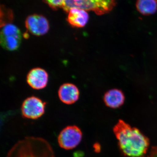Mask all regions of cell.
Segmentation results:
<instances>
[{
	"label": "cell",
	"mask_w": 157,
	"mask_h": 157,
	"mask_svg": "<svg viewBox=\"0 0 157 157\" xmlns=\"http://www.w3.org/2000/svg\"><path fill=\"white\" fill-rule=\"evenodd\" d=\"M113 131L118 141L120 150L125 157H144L150 141L139 129L120 119Z\"/></svg>",
	"instance_id": "cell-1"
},
{
	"label": "cell",
	"mask_w": 157,
	"mask_h": 157,
	"mask_svg": "<svg viewBox=\"0 0 157 157\" xmlns=\"http://www.w3.org/2000/svg\"><path fill=\"white\" fill-rule=\"evenodd\" d=\"M8 157H55V155L52 146L45 139L29 137L15 144Z\"/></svg>",
	"instance_id": "cell-2"
},
{
	"label": "cell",
	"mask_w": 157,
	"mask_h": 157,
	"mask_svg": "<svg viewBox=\"0 0 157 157\" xmlns=\"http://www.w3.org/2000/svg\"><path fill=\"white\" fill-rule=\"evenodd\" d=\"M116 4L117 0H66L63 9L68 12L72 8H78L102 15L112 11Z\"/></svg>",
	"instance_id": "cell-3"
},
{
	"label": "cell",
	"mask_w": 157,
	"mask_h": 157,
	"mask_svg": "<svg viewBox=\"0 0 157 157\" xmlns=\"http://www.w3.org/2000/svg\"><path fill=\"white\" fill-rule=\"evenodd\" d=\"M22 35L16 25L8 24L0 31V45L9 51H14L19 48L21 44Z\"/></svg>",
	"instance_id": "cell-4"
},
{
	"label": "cell",
	"mask_w": 157,
	"mask_h": 157,
	"mask_svg": "<svg viewBox=\"0 0 157 157\" xmlns=\"http://www.w3.org/2000/svg\"><path fill=\"white\" fill-rule=\"evenodd\" d=\"M82 133L79 127L69 125L61 131L58 137V142L61 148L69 150L75 148L81 142Z\"/></svg>",
	"instance_id": "cell-5"
},
{
	"label": "cell",
	"mask_w": 157,
	"mask_h": 157,
	"mask_svg": "<svg viewBox=\"0 0 157 157\" xmlns=\"http://www.w3.org/2000/svg\"><path fill=\"white\" fill-rule=\"evenodd\" d=\"M46 103L40 98L32 96L26 98L21 107L22 115L25 118L36 120L42 117L45 112Z\"/></svg>",
	"instance_id": "cell-6"
},
{
	"label": "cell",
	"mask_w": 157,
	"mask_h": 157,
	"mask_svg": "<svg viewBox=\"0 0 157 157\" xmlns=\"http://www.w3.org/2000/svg\"><path fill=\"white\" fill-rule=\"evenodd\" d=\"M25 27L28 32L36 36H42L48 33L49 24L48 20L42 15L34 14L27 17Z\"/></svg>",
	"instance_id": "cell-7"
},
{
	"label": "cell",
	"mask_w": 157,
	"mask_h": 157,
	"mask_svg": "<svg viewBox=\"0 0 157 157\" xmlns=\"http://www.w3.org/2000/svg\"><path fill=\"white\" fill-rule=\"evenodd\" d=\"M26 79L28 84L32 88L41 90L46 87L48 84V75L42 68H34L29 72Z\"/></svg>",
	"instance_id": "cell-8"
},
{
	"label": "cell",
	"mask_w": 157,
	"mask_h": 157,
	"mask_svg": "<svg viewBox=\"0 0 157 157\" xmlns=\"http://www.w3.org/2000/svg\"><path fill=\"white\" fill-rule=\"evenodd\" d=\"M60 100L63 103L70 105L76 103L79 97V91L76 85L67 83L62 85L58 91Z\"/></svg>",
	"instance_id": "cell-9"
},
{
	"label": "cell",
	"mask_w": 157,
	"mask_h": 157,
	"mask_svg": "<svg viewBox=\"0 0 157 157\" xmlns=\"http://www.w3.org/2000/svg\"><path fill=\"white\" fill-rule=\"evenodd\" d=\"M103 100L107 107L111 109H117L123 105L125 97L124 94L121 90L113 89L105 93Z\"/></svg>",
	"instance_id": "cell-10"
},
{
	"label": "cell",
	"mask_w": 157,
	"mask_h": 157,
	"mask_svg": "<svg viewBox=\"0 0 157 157\" xmlns=\"http://www.w3.org/2000/svg\"><path fill=\"white\" fill-rule=\"evenodd\" d=\"M67 21L73 27H84L87 24L89 16L87 11L78 8H72L69 10Z\"/></svg>",
	"instance_id": "cell-11"
},
{
	"label": "cell",
	"mask_w": 157,
	"mask_h": 157,
	"mask_svg": "<svg viewBox=\"0 0 157 157\" xmlns=\"http://www.w3.org/2000/svg\"><path fill=\"white\" fill-rule=\"evenodd\" d=\"M137 11L144 15L153 14L157 11V2L155 0H137Z\"/></svg>",
	"instance_id": "cell-12"
},
{
	"label": "cell",
	"mask_w": 157,
	"mask_h": 157,
	"mask_svg": "<svg viewBox=\"0 0 157 157\" xmlns=\"http://www.w3.org/2000/svg\"><path fill=\"white\" fill-rule=\"evenodd\" d=\"M13 17L12 11L0 4V28L11 23Z\"/></svg>",
	"instance_id": "cell-13"
},
{
	"label": "cell",
	"mask_w": 157,
	"mask_h": 157,
	"mask_svg": "<svg viewBox=\"0 0 157 157\" xmlns=\"http://www.w3.org/2000/svg\"><path fill=\"white\" fill-rule=\"evenodd\" d=\"M46 4L53 9L62 8L66 0H44Z\"/></svg>",
	"instance_id": "cell-14"
},
{
	"label": "cell",
	"mask_w": 157,
	"mask_h": 157,
	"mask_svg": "<svg viewBox=\"0 0 157 157\" xmlns=\"http://www.w3.org/2000/svg\"><path fill=\"white\" fill-rule=\"evenodd\" d=\"M93 147L94 148V150L96 152L98 153L101 150V145L98 143H95L94 144Z\"/></svg>",
	"instance_id": "cell-15"
},
{
	"label": "cell",
	"mask_w": 157,
	"mask_h": 157,
	"mask_svg": "<svg viewBox=\"0 0 157 157\" xmlns=\"http://www.w3.org/2000/svg\"><path fill=\"white\" fill-rule=\"evenodd\" d=\"M84 154L82 151H76L73 154L74 157H84Z\"/></svg>",
	"instance_id": "cell-16"
},
{
	"label": "cell",
	"mask_w": 157,
	"mask_h": 157,
	"mask_svg": "<svg viewBox=\"0 0 157 157\" xmlns=\"http://www.w3.org/2000/svg\"><path fill=\"white\" fill-rule=\"evenodd\" d=\"M1 120H0V127H1Z\"/></svg>",
	"instance_id": "cell-17"
},
{
	"label": "cell",
	"mask_w": 157,
	"mask_h": 157,
	"mask_svg": "<svg viewBox=\"0 0 157 157\" xmlns=\"http://www.w3.org/2000/svg\"><path fill=\"white\" fill-rule=\"evenodd\" d=\"M155 1H156L157 2V0H155Z\"/></svg>",
	"instance_id": "cell-18"
}]
</instances>
